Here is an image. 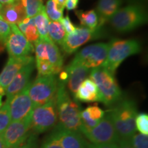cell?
Here are the masks:
<instances>
[{
  "label": "cell",
  "instance_id": "cell-27",
  "mask_svg": "<svg viewBox=\"0 0 148 148\" xmlns=\"http://www.w3.org/2000/svg\"><path fill=\"white\" fill-rule=\"evenodd\" d=\"M45 10L49 19L53 21H60L63 17V9L60 8L56 0H48Z\"/></svg>",
  "mask_w": 148,
  "mask_h": 148
},
{
  "label": "cell",
  "instance_id": "cell-14",
  "mask_svg": "<svg viewBox=\"0 0 148 148\" xmlns=\"http://www.w3.org/2000/svg\"><path fill=\"white\" fill-rule=\"evenodd\" d=\"M98 32L99 29L92 30L84 27H75L73 32L66 34L61 45L62 50L68 54L73 53L90 40L95 38Z\"/></svg>",
  "mask_w": 148,
  "mask_h": 148
},
{
  "label": "cell",
  "instance_id": "cell-39",
  "mask_svg": "<svg viewBox=\"0 0 148 148\" xmlns=\"http://www.w3.org/2000/svg\"><path fill=\"white\" fill-rule=\"evenodd\" d=\"M119 148H133L130 139L120 138L119 141Z\"/></svg>",
  "mask_w": 148,
  "mask_h": 148
},
{
  "label": "cell",
  "instance_id": "cell-8",
  "mask_svg": "<svg viewBox=\"0 0 148 148\" xmlns=\"http://www.w3.org/2000/svg\"><path fill=\"white\" fill-rule=\"evenodd\" d=\"M108 51V43L92 44L78 51L71 62L81 64L88 69L101 66L106 60Z\"/></svg>",
  "mask_w": 148,
  "mask_h": 148
},
{
  "label": "cell",
  "instance_id": "cell-33",
  "mask_svg": "<svg viewBox=\"0 0 148 148\" xmlns=\"http://www.w3.org/2000/svg\"><path fill=\"white\" fill-rule=\"evenodd\" d=\"M40 148H63L61 145L60 140L56 132H53L49 135L42 144Z\"/></svg>",
  "mask_w": 148,
  "mask_h": 148
},
{
  "label": "cell",
  "instance_id": "cell-45",
  "mask_svg": "<svg viewBox=\"0 0 148 148\" xmlns=\"http://www.w3.org/2000/svg\"></svg>",
  "mask_w": 148,
  "mask_h": 148
},
{
  "label": "cell",
  "instance_id": "cell-37",
  "mask_svg": "<svg viewBox=\"0 0 148 148\" xmlns=\"http://www.w3.org/2000/svg\"><path fill=\"white\" fill-rule=\"evenodd\" d=\"M79 0H66L65 7L67 10H73L77 8Z\"/></svg>",
  "mask_w": 148,
  "mask_h": 148
},
{
  "label": "cell",
  "instance_id": "cell-12",
  "mask_svg": "<svg viewBox=\"0 0 148 148\" xmlns=\"http://www.w3.org/2000/svg\"><path fill=\"white\" fill-rule=\"evenodd\" d=\"M34 51L36 60H42L49 62L59 72L62 69L63 58L56 44L50 38H39L34 43Z\"/></svg>",
  "mask_w": 148,
  "mask_h": 148
},
{
  "label": "cell",
  "instance_id": "cell-36",
  "mask_svg": "<svg viewBox=\"0 0 148 148\" xmlns=\"http://www.w3.org/2000/svg\"><path fill=\"white\" fill-rule=\"evenodd\" d=\"M88 148H119L117 143L110 144H88Z\"/></svg>",
  "mask_w": 148,
  "mask_h": 148
},
{
  "label": "cell",
  "instance_id": "cell-38",
  "mask_svg": "<svg viewBox=\"0 0 148 148\" xmlns=\"http://www.w3.org/2000/svg\"><path fill=\"white\" fill-rule=\"evenodd\" d=\"M16 148H36V140H35L34 136H31L29 137L28 141L25 144H22L21 145L18 146Z\"/></svg>",
  "mask_w": 148,
  "mask_h": 148
},
{
  "label": "cell",
  "instance_id": "cell-40",
  "mask_svg": "<svg viewBox=\"0 0 148 148\" xmlns=\"http://www.w3.org/2000/svg\"><path fill=\"white\" fill-rule=\"evenodd\" d=\"M66 0H56V1L57 2V4L58 5V6L60 7V8L63 9L65 7V3H66Z\"/></svg>",
  "mask_w": 148,
  "mask_h": 148
},
{
  "label": "cell",
  "instance_id": "cell-7",
  "mask_svg": "<svg viewBox=\"0 0 148 148\" xmlns=\"http://www.w3.org/2000/svg\"><path fill=\"white\" fill-rule=\"evenodd\" d=\"M58 121V112L55 97L42 106L34 108L31 116L30 130L35 134L49 130Z\"/></svg>",
  "mask_w": 148,
  "mask_h": 148
},
{
  "label": "cell",
  "instance_id": "cell-4",
  "mask_svg": "<svg viewBox=\"0 0 148 148\" xmlns=\"http://www.w3.org/2000/svg\"><path fill=\"white\" fill-rule=\"evenodd\" d=\"M108 21L115 30L125 33L147 23V14L141 4L132 3L119 8Z\"/></svg>",
  "mask_w": 148,
  "mask_h": 148
},
{
  "label": "cell",
  "instance_id": "cell-23",
  "mask_svg": "<svg viewBox=\"0 0 148 148\" xmlns=\"http://www.w3.org/2000/svg\"><path fill=\"white\" fill-rule=\"evenodd\" d=\"M75 14L79 18L81 25L92 30L99 29V18L95 10H76Z\"/></svg>",
  "mask_w": 148,
  "mask_h": 148
},
{
  "label": "cell",
  "instance_id": "cell-44",
  "mask_svg": "<svg viewBox=\"0 0 148 148\" xmlns=\"http://www.w3.org/2000/svg\"><path fill=\"white\" fill-rule=\"evenodd\" d=\"M2 96L0 95V108H1V106H2Z\"/></svg>",
  "mask_w": 148,
  "mask_h": 148
},
{
  "label": "cell",
  "instance_id": "cell-6",
  "mask_svg": "<svg viewBox=\"0 0 148 148\" xmlns=\"http://www.w3.org/2000/svg\"><path fill=\"white\" fill-rule=\"evenodd\" d=\"M58 87V79L56 75L37 77L30 82L29 95L34 108L42 106L55 97Z\"/></svg>",
  "mask_w": 148,
  "mask_h": 148
},
{
  "label": "cell",
  "instance_id": "cell-5",
  "mask_svg": "<svg viewBox=\"0 0 148 148\" xmlns=\"http://www.w3.org/2000/svg\"><path fill=\"white\" fill-rule=\"evenodd\" d=\"M141 51V46L136 39H113L108 43L107 56L101 66L114 75L116 69L123 60Z\"/></svg>",
  "mask_w": 148,
  "mask_h": 148
},
{
  "label": "cell",
  "instance_id": "cell-13",
  "mask_svg": "<svg viewBox=\"0 0 148 148\" xmlns=\"http://www.w3.org/2000/svg\"><path fill=\"white\" fill-rule=\"evenodd\" d=\"M10 34L5 42V47L10 57L27 56L34 51L32 44L23 34L17 25L10 24Z\"/></svg>",
  "mask_w": 148,
  "mask_h": 148
},
{
  "label": "cell",
  "instance_id": "cell-15",
  "mask_svg": "<svg viewBox=\"0 0 148 148\" xmlns=\"http://www.w3.org/2000/svg\"><path fill=\"white\" fill-rule=\"evenodd\" d=\"M34 62L32 56L10 57L8 60L0 73V95H5L6 88L12 82L14 76L24 66Z\"/></svg>",
  "mask_w": 148,
  "mask_h": 148
},
{
  "label": "cell",
  "instance_id": "cell-22",
  "mask_svg": "<svg viewBox=\"0 0 148 148\" xmlns=\"http://www.w3.org/2000/svg\"><path fill=\"white\" fill-rule=\"evenodd\" d=\"M16 25L19 30L31 43H35L40 38L39 34L34 25V17L25 18Z\"/></svg>",
  "mask_w": 148,
  "mask_h": 148
},
{
  "label": "cell",
  "instance_id": "cell-25",
  "mask_svg": "<svg viewBox=\"0 0 148 148\" xmlns=\"http://www.w3.org/2000/svg\"><path fill=\"white\" fill-rule=\"evenodd\" d=\"M66 32L60 21H49L48 35L49 38L56 45H61L65 38Z\"/></svg>",
  "mask_w": 148,
  "mask_h": 148
},
{
  "label": "cell",
  "instance_id": "cell-1",
  "mask_svg": "<svg viewBox=\"0 0 148 148\" xmlns=\"http://www.w3.org/2000/svg\"><path fill=\"white\" fill-rule=\"evenodd\" d=\"M58 126L66 130L80 132L81 108L79 105L70 97L65 88V82L58 79V87L55 96Z\"/></svg>",
  "mask_w": 148,
  "mask_h": 148
},
{
  "label": "cell",
  "instance_id": "cell-28",
  "mask_svg": "<svg viewBox=\"0 0 148 148\" xmlns=\"http://www.w3.org/2000/svg\"><path fill=\"white\" fill-rule=\"evenodd\" d=\"M36 66L38 71V77L56 75L59 73L55 66L46 60H36Z\"/></svg>",
  "mask_w": 148,
  "mask_h": 148
},
{
  "label": "cell",
  "instance_id": "cell-26",
  "mask_svg": "<svg viewBox=\"0 0 148 148\" xmlns=\"http://www.w3.org/2000/svg\"><path fill=\"white\" fill-rule=\"evenodd\" d=\"M26 14V18L34 17L45 8L42 0H21Z\"/></svg>",
  "mask_w": 148,
  "mask_h": 148
},
{
  "label": "cell",
  "instance_id": "cell-24",
  "mask_svg": "<svg viewBox=\"0 0 148 148\" xmlns=\"http://www.w3.org/2000/svg\"><path fill=\"white\" fill-rule=\"evenodd\" d=\"M34 25L39 34L40 38L42 39H47L49 38L48 29H49V19L46 14L45 8L34 17Z\"/></svg>",
  "mask_w": 148,
  "mask_h": 148
},
{
  "label": "cell",
  "instance_id": "cell-34",
  "mask_svg": "<svg viewBox=\"0 0 148 148\" xmlns=\"http://www.w3.org/2000/svg\"><path fill=\"white\" fill-rule=\"evenodd\" d=\"M90 119L94 121H99L105 115V112L97 105L90 106L86 108Z\"/></svg>",
  "mask_w": 148,
  "mask_h": 148
},
{
  "label": "cell",
  "instance_id": "cell-9",
  "mask_svg": "<svg viewBox=\"0 0 148 148\" xmlns=\"http://www.w3.org/2000/svg\"><path fill=\"white\" fill-rule=\"evenodd\" d=\"M83 134L92 144L97 145L117 143L120 140L108 113L103 116L95 127Z\"/></svg>",
  "mask_w": 148,
  "mask_h": 148
},
{
  "label": "cell",
  "instance_id": "cell-42",
  "mask_svg": "<svg viewBox=\"0 0 148 148\" xmlns=\"http://www.w3.org/2000/svg\"><path fill=\"white\" fill-rule=\"evenodd\" d=\"M0 148H6V147H5V145L4 142H3L2 135H1V134H0Z\"/></svg>",
  "mask_w": 148,
  "mask_h": 148
},
{
  "label": "cell",
  "instance_id": "cell-41",
  "mask_svg": "<svg viewBox=\"0 0 148 148\" xmlns=\"http://www.w3.org/2000/svg\"><path fill=\"white\" fill-rule=\"evenodd\" d=\"M17 1V0H0V3L1 5H5L9 4V3H13L14 1Z\"/></svg>",
  "mask_w": 148,
  "mask_h": 148
},
{
  "label": "cell",
  "instance_id": "cell-32",
  "mask_svg": "<svg viewBox=\"0 0 148 148\" xmlns=\"http://www.w3.org/2000/svg\"><path fill=\"white\" fill-rule=\"evenodd\" d=\"M133 148H148V136L139 133L133 135L130 139Z\"/></svg>",
  "mask_w": 148,
  "mask_h": 148
},
{
  "label": "cell",
  "instance_id": "cell-43",
  "mask_svg": "<svg viewBox=\"0 0 148 148\" xmlns=\"http://www.w3.org/2000/svg\"><path fill=\"white\" fill-rule=\"evenodd\" d=\"M2 6L3 5L0 3V19H2L1 18V13H2Z\"/></svg>",
  "mask_w": 148,
  "mask_h": 148
},
{
  "label": "cell",
  "instance_id": "cell-17",
  "mask_svg": "<svg viewBox=\"0 0 148 148\" xmlns=\"http://www.w3.org/2000/svg\"><path fill=\"white\" fill-rule=\"evenodd\" d=\"M34 62L24 66L14 76L5 92L7 100L10 99L23 89L29 83V78L34 69Z\"/></svg>",
  "mask_w": 148,
  "mask_h": 148
},
{
  "label": "cell",
  "instance_id": "cell-29",
  "mask_svg": "<svg viewBox=\"0 0 148 148\" xmlns=\"http://www.w3.org/2000/svg\"><path fill=\"white\" fill-rule=\"evenodd\" d=\"M11 122V118L8 101H5L0 108V134L6 129Z\"/></svg>",
  "mask_w": 148,
  "mask_h": 148
},
{
  "label": "cell",
  "instance_id": "cell-16",
  "mask_svg": "<svg viewBox=\"0 0 148 148\" xmlns=\"http://www.w3.org/2000/svg\"><path fill=\"white\" fill-rule=\"evenodd\" d=\"M64 71L67 73L66 82L68 89L74 97L79 86L89 75L90 70L86 66L71 62L69 65L66 66Z\"/></svg>",
  "mask_w": 148,
  "mask_h": 148
},
{
  "label": "cell",
  "instance_id": "cell-20",
  "mask_svg": "<svg viewBox=\"0 0 148 148\" xmlns=\"http://www.w3.org/2000/svg\"><path fill=\"white\" fill-rule=\"evenodd\" d=\"M76 101L82 102H95L99 101V92L95 82L90 78L83 81L73 97Z\"/></svg>",
  "mask_w": 148,
  "mask_h": 148
},
{
  "label": "cell",
  "instance_id": "cell-11",
  "mask_svg": "<svg viewBox=\"0 0 148 148\" xmlns=\"http://www.w3.org/2000/svg\"><path fill=\"white\" fill-rule=\"evenodd\" d=\"M31 116L21 121H11L3 131L1 135L6 148L17 147L26 140L30 130Z\"/></svg>",
  "mask_w": 148,
  "mask_h": 148
},
{
  "label": "cell",
  "instance_id": "cell-21",
  "mask_svg": "<svg viewBox=\"0 0 148 148\" xmlns=\"http://www.w3.org/2000/svg\"><path fill=\"white\" fill-rule=\"evenodd\" d=\"M122 0H99L97 5V14L99 18V27L107 20L110 19L119 10Z\"/></svg>",
  "mask_w": 148,
  "mask_h": 148
},
{
  "label": "cell",
  "instance_id": "cell-31",
  "mask_svg": "<svg viewBox=\"0 0 148 148\" xmlns=\"http://www.w3.org/2000/svg\"><path fill=\"white\" fill-rule=\"evenodd\" d=\"M10 32L11 28L10 24L2 19H0V49L1 50H2L3 48L5 47V42L10 34Z\"/></svg>",
  "mask_w": 148,
  "mask_h": 148
},
{
  "label": "cell",
  "instance_id": "cell-30",
  "mask_svg": "<svg viewBox=\"0 0 148 148\" xmlns=\"http://www.w3.org/2000/svg\"><path fill=\"white\" fill-rule=\"evenodd\" d=\"M136 129L140 134L148 135V115L146 113H139L135 119Z\"/></svg>",
  "mask_w": 148,
  "mask_h": 148
},
{
  "label": "cell",
  "instance_id": "cell-19",
  "mask_svg": "<svg viewBox=\"0 0 148 148\" xmlns=\"http://www.w3.org/2000/svg\"><path fill=\"white\" fill-rule=\"evenodd\" d=\"M1 18L8 24H16L26 18V14L21 0L9 4L2 5Z\"/></svg>",
  "mask_w": 148,
  "mask_h": 148
},
{
  "label": "cell",
  "instance_id": "cell-18",
  "mask_svg": "<svg viewBox=\"0 0 148 148\" xmlns=\"http://www.w3.org/2000/svg\"><path fill=\"white\" fill-rule=\"evenodd\" d=\"M54 132L63 148H88V144L79 132L66 130L57 125Z\"/></svg>",
  "mask_w": 148,
  "mask_h": 148
},
{
  "label": "cell",
  "instance_id": "cell-10",
  "mask_svg": "<svg viewBox=\"0 0 148 148\" xmlns=\"http://www.w3.org/2000/svg\"><path fill=\"white\" fill-rule=\"evenodd\" d=\"M29 84L30 82L21 92L5 100L9 105L11 121H21L32 114L34 106L29 95Z\"/></svg>",
  "mask_w": 148,
  "mask_h": 148
},
{
  "label": "cell",
  "instance_id": "cell-2",
  "mask_svg": "<svg viewBox=\"0 0 148 148\" xmlns=\"http://www.w3.org/2000/svg\"><path fill=\"white\" fill-rule=\"evenodd\" d=\"M120 138L130 139L136 133V103L131 99H121L108 112Z\"/></svg>",
  "mask_w": 148,
  "mask_h": 148
},
{
  "label": "cell",
  "instance_id": "cell-3",
  "mask_svg": "<svg viewBox=\"0 0 148 148\" xmlns=\"http://www.w3.org/2000/svg\"><path fill=\"white\" fill-rule=\"evenodd\" d=\"M88 75L97 86L99 101L110 106L121 100L123 93L114 75L101 66L92 69Z\"/></svg>",
  "mask_w": 148,
  "mask_h": 148
},
{
  "label": "cell",
  "instance_id": "cell-35",
  "mask_svg": "<svg viewBox=\"0 0 148 148\" xmlns=\"http://www.w3.org/2000/svg\"><path fill=\"white\" fill-rule=\"evenodd\" d=\"M60 23L62 24V25L63 26L64 30L66 34H69V33H71L75 30V27L72 23L71 19H70L69 16L66 15L64 17H62L60 19Z\"/></svg>",
  "mask_w": 148,
  "mask_h": 148
}]
</instances>
